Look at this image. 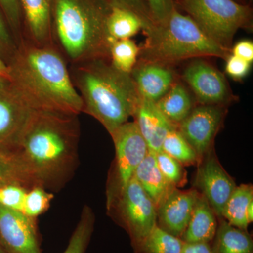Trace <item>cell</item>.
Segmentation results:
<instances>
[{"instance_id": "cell-12", "label": "cell", "mask_w": 253, "mask_h": 253, "mask_svg": "<svg viewBox=\"0 0 253 253\" xmlns=\"http://www.w3.org/2000/svg\"><path fill=\"white\" fill-rule=\"evenodd\" d=\"M195 185L207 200L214 214L221 217L224 206L236 185L211 151L200 163Z\"/></svg>"}, {"instance_id": "cell-14", "label": "cell", "mask_w": 253, "mask_h": 253, "mask_svg": "<svg viewBox=\"0 0 253 253\" xmlns=\"http://www.w3.org/2000/svg\"><path fill=\"white\" fill-rule=\"evenodd\" d=\"M199 195L194 189L171 190L157 207V226L181 239L189 224Z\"/></svg>"}, {"instance_id": "cell-39", "label": "cell", "mask_w": 253, "mask_h": 253, "mask_svg": "<svg viewBox=\"0 0 253 253\" xmlns=\"http://www.w3.org/2000/svg\"><path fill=\"white\" fill-rule=\"evenodd\" d=\"M8 78H9L8 66L0 53V81L8 79Z\"/></svg>"}, {"instance_id": "cell-33", "label": "cell", "mask_w": 253, "mask_h": 253, "mask_svg": "<svg viewBox=\"0 0 253 253\" xmlns=\"http://www.w3.org/2000/svg\"><path fill=\"white\" fill-rule=\"evenodd\" d=\"M107 1L111 6L129 10L137 15L144 23L145 28L143 31L154 24L145 0H107Z\"/></svg>"}, {"instance_id": "cell-37", "label": "cell", "mask_w": 253, "mask_h": 253, "mask_svg": "<svg viewBox=\"0 0 253 253\" xmlns=\"http://www.w3.org/2000/svg\"><path fill=\"white\" fill-rule=\"evenodd\" d=\"M232 51H231L233 55L241 58L249 63H252L253 61V43L250 41H242L236 43L233 46Z\"/></svg>"}, {"instance_id": "cell-6", "label": "cell", "mask_w": 253, "mask_h": 253, "mask_svg": "<svg viewBox=\"0 0 253 253\" xmlns=\"http://www.w3.org/2000/svg\"><path fill=\"white\" fill-rule=\"evenodd\" d=\"M179 3L204 33L229 51L236 32L252 23L251 8L236 0H181Z\"/></svg>"}, {"instance_id": "cell-7", "label": "cell", "mask_w": 253, "mask_h": 253, "mask_svg": "<svg viewBox=\"0 0 253 253\" xmlns=\"http://www.w3.org/2000/svg\"><path fill=\"white\" fill-rule=\"evenodd\" d=\"M116 149L114 169L110 176L107 207L111 209L120 195L132 179L136 169L144 159L149 149L134 122H126L112 134Z\"/></svg>"}, {"instance_id": "cell-35", "label": "cell", "mask_w": 253, "mask_h": 253, "mask_svg": "<svg viewBox=\"0 0 253 253\" xmlns=\"http://www.w3.org/2000/svg\"><path fill=\"white\" fill-rule=\"evenodd\" d=\"M16 48L14 38L0 11V53L5 61L9 59Z\"/></svg>"}, {"instance_id": "cell-26", "label": "cell", "mask_w": 253, "mask_h": 253, "mask_svg": "<svg viewBox=\"0 0 253 253\" xmlns=\"http://www.w3.org/2000/svg\"><path fill=\"white\" fill-rule=\"evenodd\" d=\"M161 151L174 158L182 166H191L200 161L196 151L176 128L168 132L163 141Z\"/></svg>"}, {"instance_id": "cell-16", "label": "cell", "mask_w": 253, "mask_h": 253, "mask_svg": "<svg viewBox=\"0 0 253 253\" xmlns=\"http://www.w3.org/2000/svg\"><path fill=\"white\" fill-rule=\"evenodd\" d=\"M23 38L37 45L54 44L51 32L52 0H19Z\"/></svg>"}, {"instance_id": "cell-38", "label": "cell", "mask_w": 253, "mask_h": 253, "mask_svg": "<svg viewBox=\"0 0 253 253\" xmlns=\"http://www.w3.org/2000/svg\"><path fill=\"white\" fill-rule=\"evenodd\" d=\"M181 253H212L210 244H187L184 243Z\"/></svg>"}, {"instance_id": "cell-3", "label": "cell", "mask_w": 253, "mask_h": 253, "mask_svg": "<svg viewBox=\"0 0 253 253\" xmlns=\"http://www.w3.org/2000/svg\"><path fill=\"white\" fill-rule=\"evenodd\" d=\"M69 71L83 113L97 120L110 134L128 122L141 99L131 74L113 67L109 59L71 64Z\"/></svg>"}, {"instance_id": "cell-11", "label": "cell", "mask_w": 253, "mask_h": 253, "mask_svg": "<svg viewBox=\"0 0 253 253\" xmlns=\"http://www.w3.org/2000/svg\"><path fill=\"white\" fill-rule=\"evenodd\" d=\"M224 113L222 108L218 105L202 104L193 109L187 117L176 126L199 158L204 157L211 151Z\"/></svg>"}, {"instance_id": "cell-25", "label": "cell", "mask_w": 253, "mask_h": 253, "mask_svg": "<svg viewBox=\"0 0 253 253\" xmlns=\"http://www.w3.org/2000/svg\"><path fill=\"white\" fill-rule=\"evenodd\" d=\"M139 54V47L132 40H120L110 43V62L121 72L131 74L138 62Z\"/></svg>"}, {"instance_id": "cell-5", "label": "cell", "mask_w": 253, "mask_h": 253, "mask_svg": "<svg viewBox=\"0 0 253 253\" xmlns=\"http://www.w3.org/2000/svg\"><path fill=\"white\" fill-rule=\"evenodd\" d=\"M144 46L139 48L140 61L169 66L187 59L204 57L226 59L231 51L224 49L204 33L188 15L176 7L166 21L144 31Z\"/></svg>"}, {"instance_id": "cell-13", "label": "cell", "mask_w": 253, "mask_h": 253, "mask_svg": "<svg viewBox=\"0 0 253 253\" xmlns=\"http://www.w3.org/2000/svg\"><path fill=\"white\" fill-rule=\"evenodd\" d=\"M183 79L201 104L219 106L229 99L225 78L204 60L196 59L190 63L183 73Z\"/></svg>"}, {"instance_id": "cell-4", "label": "cell", "mask_w": 253, "mask_h": 253, "mask_svg": "<svg viewBox=\"0 0 253 253\" xmlns=\"http://www.w3.org/2000/svg\"><path fill=\"white\" fill-rule=\"evenodd\" d=\"M107 0H52L53 42L70 64L109 59Z\"/></svg>"}, {"instance_id": "cell-19", "label": "cell", "mask_w": 253, "mask_h": 253, "mask_svg": "<svg viewBox=\"0 0 253 253\" xmlns=\"http://www.w3.org/2000/svg\"><path fill=\"white\" fill-rule=\"evenodd\" d=\"M133 177L139 182L156 207L174 186L169 184L160 171L155 153L148 151L136 169Z\"/></svg>"}, {"instance_id": "cell-24", "label": "cell", "mask_w": 253, "mask_h": 253, "mask_svg": "<svg viewBox=\"0 0 253 253\" xmlns=\"http://www.w3.org/2000/svg\"><path fill=\"white\" fill-rule=\"evenodd\" d=\"M184 242L158 226L134 245L135 253H181Z\"/></svg>"}, {"instance_id": "cell-2", "label": "cell", "mask_w": 253, "mask_h": 253, "mask_svg": "<svg viewBox=\"0 0 253 253\" xmlns=\"http://www.w3.org/2000/svg\"><path fill=\"white\" fill-rule=\"evenodd\" d=\"M6 62L8 81L32 109L83 112L68 62L54 44L37 45L23 38Z\"/></svg>"}, {"instance_id": "cell-31", "label": "cell", "mask_w": 253, "mask_h": 253, "mask_svg": "<svg viewBox=\"0 0 253 253\" xmlns=\"http://www.w3.org/2000/svg\"><path fill=\"white\" fill-rule=\"evenodd\" d=\"M19 184L28 190L26 179L11 156L0 154V187Z\"/></svg>"}, {"instance_id": "cell-23", "label": "cell", "mask_w": 253, "mask_h": 253, "mask_svg": "<svg viewBox=\"0 0 253 253\" xmlns=\"http://www.w3.org/2000/svg\"><path fill=\"white\" fill-rule=\"evenodd\" d=\"M253 201L252 186L241 184L236 186L224 206L221 217H224L231 225L247 231L249 224L247 209Z\"/></svg>"}, {"instance_id": "cell-42", "label": "cell", "mask_w": 253, "mask_h": 253, "mask_svg": "<svg viewBox=\"0 0 253 253\" xmlns=\"http://www.w3.org/2000/svg\"><path fill=\"white\" fill-rule=\"evenodd\" d=\"M174 1H178V2H180L181 0H174Z\"/></svg>"}, {"instance_id": "cell-9", "label": "cell", "mask_w": 253, "mask_h": 253, "mask_svg": "<svg viewBox=\"0 0 253 253\" xmlns=\"http://www.w3.org/2000/svg\"><path fill=\"white\" fill-rule=\"evenodd\" d=\"M33 110L8 79L0 81V154L11 156Z\"/></svg>"}, {"instance_id": "cell-29", "label": "cell", "mask_w": 253, "mask_h": 253, "mask_svg": "<svg viewBox=\"0 0 253 253\" xmlns=\"http://www.w3.org/2000/svg\"><path fill=\"white\" fill-rule=\"evenodd\" d=\"M0 11L16 45L23 38V19L19 0H0Z\"/></svg>"}, {"instance_id": "cell-18", "label": "cell", "mask_w": 253, "mask_h": 253, "mask_svg": "<svg viewBox=\"0 0 253 253\" xmlns=\"http://www.w3.org/2000/svg\"><path fill=\"white\" fill-rule=\"evenodd\" d=\"M216 214L207 200L199 194L189 224L181 239L187 244H210L217 229Z\"/></svg>"}, {"instance_id": "cell-8", "label": "cell", "mask_w": 253, "mask_h": 253, "mask_svg": "<svg viewBox=\"0 0 253 253\" xmlns=\"http://www.w3.org/2000/svg\"><path fill=\"white\" fill-rule=\"evenodd\" d=\"M113 206L134 246L157 226V207L137 181L132 179Z\"/></svg>"}, {"instance_id": "cell-43", "label": "cell", "mask_w": 253, "mask_h": 253, "mask_svg": "<svg viewBox=\"0 0 253 253\" xmlns=\"http://www.w3.org/2000/svg\"><path fill=\"white\" fill-rule=\"evenodd\" d=\"M236 1H241V3H242L241 2V1H243V0H236Z\"/></svg>"}, {"instance_id": "cell-34", "label": "cell", "mask_w": 253, "mask_h": 253, "mask_svg": "<svg viewBox=\"0 0 253 253\" xmlns=\"http://www.w3.org/2000/svg\"><path fill=\"white\" fill-rule=\"evenodd\" d=\"M154 24H160L169 17L176 7L174 0H145Z\"/></svg>"}, {"instance_id": "cell-36", "label": "cell", "mask_w": 253, "mask_h": 253, "mask_svg": "<svg viewBox=\"0 0 253 253\" xmlns=\"http://www.w3.org/2000/svg\"><path fill=\"white\" fill-rule=\"evenodd\" d=\"M251 63L245 60L229 54L226 58V72L234 79H242L247 76L251 69Z\"/></svg>"}, {"instance_id": "cell-1", "label": "cell", "mask_w": 253, "mask_h": 253, "mask_svg": "<svg viewBox=\"0 0 253 253\" xmlns=\"http://www.w3.org/2000/svg\"><path fill=\"white\" fill-rule=\"evenodd\" d=\"M81 126L78 115L33 110L11 156L28 189L58 191L78 164Z\"/></svg>"}, {"instance_id": "cell-22", "label": "cell", "mask_w": 253, "mask_h": 253, "mask_svg": "<svg viewBox=\"0 0 253 253\" xmlns=\"http://www.w3.org/2000/svg\"><path fill=\"white\" fill-rule=\"evenodd\" d=\"M144 28L142 20L132 11L111 6L106 20V31L111 42L131 39Z\"/></svg>"}, {"instance_id": "cell-41", "label": "cell", "mask_w": 253, "mask_h": 253, "mask_svg": "<svg viewBox=\"0 0 253 253\" xmlns=\"http://www.w3.org/2000/svg\"><path fill=\"white\" fill-rule=\"evenodd\" d=\"M0 253H6L4 250L3 249L2 247H1V244H0Z\"/></svg>"}, {"instance_id": "cell-32", "label": "cell", "mask_w": 253, "mask_h": 253, "mask_svg": "<svg viewBox=\"0 0 253 253\" xmlns=\"http://www.w3.org/2000/svg\"><path fill=\"white\" fill-rule=\"evenodd\" d=\"M27 191V189L19 184H9L0 187V206L22 212Z\"/></svg>"}, {"instance_id": "cell-20", "label": "cell", "mask_w": 253, "mask_h": 253, "mask_svg": "<svg viewBox=\"0 0 253 253\" xmlns=\"http://www.w3.org/2000/svg\"><path fill=\"white\" fill-rule=\"evenodd\" d=\"M212 246V253H253V241L247 231L241 230L220 219Z\"/></svg>"}, {"instance_id": "cell-40", "label": "cell", "mask_w": 253, "mask_h": 253, "mask_svg": "<svg viewBox=\"0 0 253 253\" xmlns=\"http://www.w3.org/2000/svg\"><path fill=\"white\" fill-rule=\"evenodd\" d=\"M253 201L250 204L249 207L247 209V218L248 221H249V224L252 222L253 220Z\"/></svg>"}, {"instance_id": "cell-10", "label": "cell", "mask_w": 253, "mask_h": 253, "mask_svg": "<svg viewBox=\"0 0 253 253\" xmlns=\"http://www.w3.org/2000/svg\"><path fill=\"white\" fill-rule=\"evenodd\" d=\"M0 244L6 253H42L36 219L0 206Z\"/></svg>"}, {"instance_id": "cell-30", "label": "cell", "mask_w": 253, "mask_h": 253, "mask_svg": "<svg viewBox=\"0 0 253 253\" xmlns=\"http://www.w3.org/2000/svg\"><path fill=\"white\" fill-rule=\"evenodd\" d=\"M155 155L158 167L166 180L176 188L183 185L186 181V171L182 165L164 151Z\"/></svg>"}, {"instance_id": "cell-27", "label": "cell", "mask_w": 253, "mask_h": 253, "mask_svg": "<svg viewBox=\"0 0 253 253\" xmlns=\"http://www.w3.org/2000/svg\"><path fill=\"white\" fill-rule=\"evenodd\" d=\"M95 217L92 210L84 206L76 229L63 253H86L94 231Z\"/></svg>"}, {"instance_id": "cell-17", "label": "cell", "mask_w": 253, "mask_h": 253, "mask_svg": "<svg viewBox=\"0 0 253 253\" xmlns=\"http://www.w3.org/2000/svg\"><path fill=\"white\" fill-rule=\"evenodd\" d=\"M141 98L157 102L175 82L174 73L168 66L159 63H136L131 73Z\"/></svg>"}, {"instance_id": "cell-15", "label": "cell", "mask_w": 253, "mask_h": 253, "mask_svg": "<svg viewBox=\"0 0 253 253\" xmlns=\"http://www.w3.org/2000/svg\"><path fill=\"white\" fill-rule=\"evenodd\" d=\"M132 116L149 151L155 154L161 151L168 132L176 128L158 109L156 103L142 98Z\"/></svg>"}, {"instance_id": "cell-28", "label": "cell", "mask_w": 253, "mask_h": 253, "mask_svg": "<svg viewBox=\"0 0 253 253\" xmlns=\"http://www.w3.org/2000/svg\"><path fill=\"white\" fill-rule=\"evenodd\" d=\"M54 195L42 186H33L28 189L25 196L22 213L36 219L49 209Z\"/></svg>"}, {"instance_id": "cell-21", "label": "cell", "mask_w": 253, "mask_h": 253, "mask_svg": "<svg viewBox=\"0 0 253 253\" xmlns=\"http://www.w3.org/2000/svg\"><path fill=\"white\" fill-rule=\"evenodd\" d=\"M156 104L161 113L176 126L184 121L193 109L189 91L185 86L176 82Z\"/></svg>"}]
</instances>
